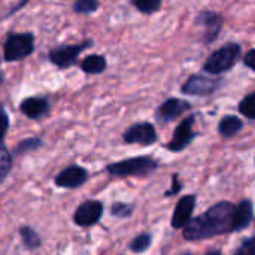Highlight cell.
Here are the masks:
<instances>
[{
	"mask_svg": "<svg viewBox=\"0 0 255 255\" xmlns=\"http://www.w3.org/2000/svg\"><path fill=\"white\" fill-rule=\"evenodd\" d=\"M233 215L235 206L232 203H217L206 214L193 220L185 227L184 236L188 241H200L230 232L233 230Z\"/></svg>",
	"mask_w": 255,
	"mask_h": 255,
	"instance_id": "cell-1",
	"label": "cell"
},
{
	"mask_svg": "<svg viewBox=\"0 0 255 255\" xmlns=\"http://www.w3.org/2000/svg\"><path fill=\"white\" fill-rule=\"evenodd\" d=\"M34 49V37L30 33L9 34L4 43V60L16 61L28 57Z\"/></svg>",
	"mask_w": 255,
	"mask_h": 255,
	"instance_id": "cell-2",
	"label": "cell"
},
{
	"mask_svg": "<svg viewBox=\"0 0 255 255\" xmlns=\"http://www.w3.org/2000/svg\"><path fill=\"white\" fill-rule=\"evenodd\" d=\"M157 169V163L148 157L130 158L115 164L108 166V172L115 176H131V175H146Z\"/></svg>",
	"mask_w": 255,
	"mask_h": 255,
	"instance_id": "cell-3",
	"label": "cell"
},
{
	"mask_svg": "<svg viewBox=\"0 0 255 255\" xmlns=\"http://www.w3.org/2000/svg\"><path fill=\"white\" fill-rule=\"evenodd\" d=\"M241 54V48L236 43L232 45H226L224 48L215 51L206 61L205 64V70L209 73H221L229 70L238 60Z\"/></svg>",
	"mask_w": 255,
	"mask_h": 255,
	"instance_id": "cell-4",
	"label": "cell"
},
{
	"mask_svg": "<svg viewBox=\"0 0 255 255\" xmlns=\"http://www.w3.org/2000/svg\"><path fill=\"white\" fill-rule=\"evenodd\" d=\"M90 42H85V43H78V45H66V46H60V48H55L49 52V60L58 66L60 69H66L69 66H72L78 55L85 49V46H88Z\"/></svg>",
	"mask_w": 255,
	"mask_h": 255,
	"instance_id": "cell-5",
	"label": "cell"
},
{
	"mask_svg": "<svg viewBox=\"0 0 255 255\" xmlns=\"http://www.w3.org/2000/svg\"><path fill=\"white\" fill-rule=\"evenodd\" d=\"M103 214V205L100 202H85L75 212V223L81 227H88L96 224Z\"/></svg>",
	"mask_w": 255,
	"mask_h": 255,
	"instance_id": "cell-6",
	"label": "cell"
},
{
	"mask_svg": "<svg viewBox=\"0 0 255 255\" xmlns=\"http://www.w3.org/2000/svg\"><path fill=\"white\" fill-rule=\"evenodd\" d=\"M124 140L127 143H142V145H151L157 140V134H155V128L148 124V123H142V124H136L133 127H130L126 134H124Z\"/></svg>",
	"mask_w": 255,
	"mask_h": 255,
	"instance_id": "cell-7",
	"label": "cell"
},
{
	"mask_svg": "<svg viewBox=\"0 0 255 255\" xmlns=\"http://www.w3.org/2000/svg\"><path fill=\"white\" fill-rule=\"evenodd\" d=\"M85 181H87V170L79 166H69L55 178V184L63 188H78Z\"/></svg>",
	"mask_w": 255,
	"mask_h": 255,
	"instance_id": "cell-8",
	"label": "cell"
},
{
	"mask_svg": "<svg viewBox=\"0 0 255 255\" xmlns=\"http://www.w3.org/2000/svg\"><path fill=\"white\" fill-rule=\"evenodd\" d=\"M193 123H194V118L190 117L187 120H184L175 130V134L169 143V149L172 151H181L184 149L190 142L191 139L194 137V131H193Z\"/></svg>",
	"mask_w": 255,
	"mask_h": 255,
	"instance_id": "cell-9",
	"label": "cell"
},
{
	"mask_svg": "<svg viewBox=\"0 0 255 255\" xmlns=\"http://www.w3.org/2000/svg\"><path fill=\"white\" fill-rule=\"evenodd\" d=\"M194 202H196L194 196H185L184 199L179 200L172 218V226L175 229H182L188 224L191 214L194 211Z\"/></svg>",
	"mask_w": 255,
	"mask_h": 255,
	"instance_id": "cell-10",
	"label": "cell"
},
{
	"mask_svg": "<svg viewBox=\"0 0 255 255\" xmlns=\"http://www.w3.org/2000/svg\"><path fill=\"white\" fill-rule=\"evenodd\" d=\"M48 100L43 97H30L22 100L21 103V111L24 115H27L31 120H37L43 117L48 112Z\"/></svg>",
	"mask_w": 255,
	"mask_h": 255,
	"instance_id": "cell-11",
	"label": "cell"
},
{
	"mask_svg": "<svg viewBox=\"0 0 255 255\" xmlns=\"http://www.w3.org/2000/svg\"><path fill=\"white\" fill-rule=\"evenodd\" d=\"M217 82L205 76H193L182 88L187 94H208L215 88Z\"/></svg>",
	"mask_w": 255,
	"mask_h": 255,
	"instance_id": "cell-12",
	"label": "cell"
},
{
	"mask_svg": "<svg viewBox=\"0 0 255 255\" xmlns=\"http://www.w3.org/2000/svg\"><path fill=\"white\" fill-rule=\"evenodd\" d=\"M187 108H188L187 102L179 100V99H170L158 109V117L163 121H170V120L178 118Z\"/></svg>",
	"mask_w": 255,
	"mask_h": 255,
	"instance_id": "cell-13",
	"label": "cell"
},
{
	"mask_svg": "<svg viewBox=\"0 0 255 255\" xmlns=\"http://www.w3.org/2000/svg\"><path fill=\"white\" fill-rule=\"evenodd\" d=\"M253 220V206L250 202H242L238 208H235L233 215V230L245 229Z\"/></svg>",
	"mask_w": 255,
	"mask_h": 255,
	"instance_id": "cell-14",
	"label": "cell"
},
{
	"mask_svg": "<svg viewBox=\"0 0 255 255\" xmlns=\"http://www.w3.org/2000/svg\"><path fill=\"white\" fill-rule=\"evenodd\" d=\"M81 67L87 73H100L106 67V60L102 55H88L82 61Z\"/></svg>",
	"mask_w": 255,
	"mask_h": 255,
	"instance_id": "cell-15",
	"label": "cell"
},
{
	"mask_svg": "<svg viewBox=\"0 0 255 255\" xmlns=\"http://www.w3.org/2000/svg\"><path fill=\"white\" fill-rule=\"evenodd\" d=\"M242 121L239 120V118H236V117H226L221 123H220V126H218V130H220V133L223 134V136H233V134H236L241 128H242Z\"/></svg>",
	"mask_w": 255,
	"mask_h": 255,
	"instance_id": "cell-16",
	"label": "cell"
},
{
	"mask_svg": "<svg viewBox=\"0 0 255 255\" xmlns=\"http://www.w3.org/2000/svg\"><path fill=\"white\" fill-rule=\"evenodd\" d=\"M19 235L22 238L24 245L28 250H34V248H39L40 247V239H39L37 233L33 229H30V227H21L19 229Z\"/></svg>",
	"mask_w": 255,
	"mask_h": 255,
	"instance_id": "cell-17",
	"label": "cell"
},
{
	"mask_svg": "<svg viewBox=\"0 0 255 255\" xmlns=\"http://www.w3.org/2000/svg\"><path fill=\"white\" fill-rule=\"evenodd\" d=\"M12 169V155L6 151V148L0 146V182L7 176Z\"/></svg>",
	"mask_w": 255,
	"mask_h": 255,
	"instance_id": "cell-18",
	"label": "cell"
},
{
	"mask_svg": "<svg viewBox=\"0 0 255 255\" xmlns=\"http://www.w3.org/2000/svg\"><path fill=\"white\" fill-rule=\"evenodd\" d=\"M239 111L248 118H255V93L250 94L241 102Z\"/></svg>",
	"mask_w": 255,
	"mask_h": 255,
	"instance_id": "cell-19",
	"label": "cell"
},
{
	"mask_svg": "<svg viewBox=\"0 0 255 255\" xmlns=\"http://www.w3.org/2000/svg\"><path fill=\"white\" fill-rule=\"evenodd\" d=\"M149 245H151V236L149 235H140L130 244V250L133 253H143Z\"/></svg>",
	"mask_w": 255,
	"mask_h": 255,
	"instance_id": "cell-20",
	"label": "cell"
},
{
	"mask_svg": "<svg viewBox=\"0 0 255 255\" xmlns=\"http://www.w3.org/2000/svg\"><path fill=\"white\" fill-rule=\"evenodd\" d=\"M139 10L145 12V13H151L155 12L160 7V1L158 0H136L133 3Z\"/></svg>",
	"mask_w": 255,
	"mask_h": 255,
	"instance_id": "cell-21",
	"label": "cell"
},
{
	"mask_svg": "<svg viewBox=\"0 0 255 255\" xmlns=\"http://www.w3.org/2000/svg\"><path fill=\"white\" fill-rule=\"evenodd\" d=\"M97 7H99V3L94 0H79L73 4V9L81 13H90V12L96 10Z\"/></svg>",
	"mask_w": 255,
	"mask_h": 255,
	"instance_id": "cell-22",
	"label": "cell"
},
{
	"mask_svg": "<svg viewBox=\"0 0 255 255\" xmlns=\"http://www.w3.org/2000/svg\"><path fill=\"white\" fill-rule=\"evenodd\" d=\"M42 145V140L40 139H28V140H24L21 142L16 149H15V154H21V152H25L28 149H36Z\"/></svg>",
	"mask_w": 255,
	"mask_h": 255,
	"instance_id": "cell-23",
	"label": "cell"
},
{
	"mask_svg": "<svg viewBox=\"0 0 255 255\" xmlns=\"http://www.w3.org/2000/svg\"><path fill=\"white\" fill-rule=\"evenodd\" d=\"M236 255H255V239H248L245 241L241 248L238 250Z\"/></svg>",
	"mask_w": 255,
	"mask_h": 255,
	"instance_id": "cell-24",
	"label": "cell"
},
{
	"mask_svg": "<svg viewBox=\"0 0 255 255\" xmlns=\"http://www.w3.org/2000/svg\"><path fill=\"white\" fill-rule=\"evenodd\" d=\"M7 127H9V118L6 115V112L0 108V146L3 143V137L7 131Z\"/></svg>",
	"mask_w": 255,
	"mask_h": 255,
	"instance_id": "cell-25",
	"label": "cell"
},
{
	"mask_svg": "<svg viewBox=\"0 0 255 255\" xmlns=\"http://www.w3.org/2000/svg\"><path fill=\"white\" fill-rule=\"evenodd\" d=\"M130 211H131V208H128V206H126V205H121V203H117V205L112 208V212H114V215H117V217H127V215L130 214Z\"/></svg>",
	"mask_w": 255,
	"mask_h": 255,
	"instance_id": "cell-26",
	"label": "cell"
},
{
	"mask_svg": "<svg viewBox=\"0 0 255 255\" xmlns=\"http://www.w3.org/2000/svg\"><path fill=\"white\" fill-rule=\"evenodd\" d=\"M245 64H247L248 67H251V69H254L255 70V49L250 51V52L247 54V57H245Z\"/></svg>",
	"mask_w": 255,
	"mask_h": 255,
	"instance_id": "cell-27",
	"label": "cell"
},
{
	"mask_svg": "<svg viewBox=\"0 0 255 255\" xmlns=\"http://www.w3.org/2000/svg\"><path fill=\"white\" fill-rule=\"evenodd\" d=\"M208 255H221L220 253H215V251H212V253H209Z\"/></svg>",
	"mask_w": 255,
	"mask_h": 255,
	"instance_id": "cell-28",
	"label": "cell"
},
{
	"mask_svg": "<svg viewBox=\"0 0 255 255\" xmlns=\"http://www.w3.org/2000/svg\"><path fill=\"white\" fill-rule=\"evenodd\" d=\"M0 82H1V75H0Z\"/></svg>",
	"mask_w": 255,
	"mask_h": 255,
	"instance_id": "cell-29",
	"label": "cell"
},
{
	"mask_svg": "<svg viewBox=\"0 0 255 255\" xmlns=\"http://www.w3.org/2000/svg\"><path fill=\"white\" fill-rule=\"evenodd\" d=\"M187 255H190V254H187Z\"/></svg>",
	"mask_w": 255,
	"mask_h": 255,
	"instance_id": "cell-30",
	"label": "cell"
}]
</instances>
